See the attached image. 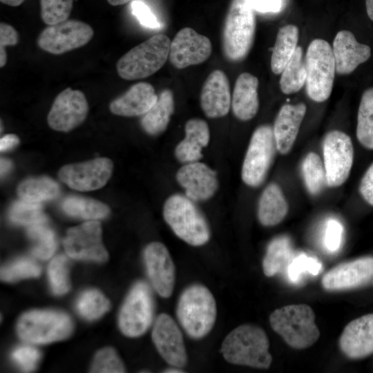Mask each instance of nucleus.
Returning <instances> with one entry per match:
<instances>
[{"mask_svg": "<svg viewBox=\"0 0 373 373\" xmlns=\"http://www.w3.org/2000/svg\"><path fill=\"white\" fill-rule=\"evenodd\" d=\"M27 233L33 241L32 254L38 258L47 260L55 253L57 242L55 233L44 223L28 226Z\"/></svg>", "mask_w": 373, "mask_h": 373, "instance_id": "nucleus-37", "label": "nucleus"}, {"mask_svg": "<svg viewBox=\"0 0 373 373\" xmlns=\"http://www.w3.org/2000/svg\"><path fill=\"white\" fill-rule=\"evenodd\" d=\"M288 209L280 187L276 183H270L262 191L258 201V220L264 226H275L285 218Z\"/></svg>", "mask_w": 373, "mask_h": 373, "instance_id": "nucleus-28", "label": "nucleus"}, {"mask_svg": "<svg viewBox=\"0 0 373 373\" xmlns=\"http://www.w3.org/2000/svg\"><path fill=\"white\" fill-rule=\"evenodd\" d=\"M178 320L189 336L200 339L212 329L217 317V305L211 291L200 284L186 287L177 304Z\"/></svg>", "mask_w": 373, "mask_h": 373, "instance_id": "nucleus-2", "label": "nucleus"}, {"mask_svg": "<svg viewBox=\"0 0 373 373\" xmlns=\"http://www.w3.org/2000/svg\"><path fill=\"white\" fill-rule=\"evenodd\" d=\"M176 179L186 196L193 201L210 199L218 188L216 172L204 163H186L176 173Z\"/></svg>", "mask_w": 373, "mask_h": 373, "instance_id": "nucleus-20", "label": "nucleus"}, {"mask_svg": "<svg viewBox=\"0 0 373 373\" xmlns=\"http://www.w3.org/2000/svg\"><path fill=\"white\" fill-rule=\"evenodd\" d=\"M211 52L212 44L208 37L191 28H184L171 41L169 58L174 67L182 69L203 63Z\"/></svg>", "mask_w": 373, "mask_h": 373, "instance_id": "nucleus-17", "label": "nucleus"}, {"mask_svg": "<svg viewBox=\"0 0 373 373\" xmlns=\"http://www.w3.org/2000/svg\"><path fill=\"white\" fill-rule=\"evenodd\" d=\"M307 111L304 103L286 104L279 110L273 127L278 151L287 155L292 149Z\"/></svg>", "mask_w": 373, "mask_h": 373, "instance_id": "nucleus-24", "label": "nucleus"}, {"mask_svg": "<svg viewBox=\"0 0 373 373\" xmlns=\"http://www.w3.org/2000/svg\"><path fill=\"white\" fill-rule=\"evenodd\" d=\"M61 207L68 216L90 220L105 218L110 212L109 207L104 203L78 195L67 197Z\"/></svg>", "mask_w": 373, "mask_h": 373, "instance_id": "nucleus-32", "label": "nucleus"}, {"mask_svg": "<svg viewBox=\"0 0 373 373\" xmlns=\"http://www.w3.org/2000/svg\"><path fill=\"white\" fill-rule=\"evenodd\" d=\"M19 143V138L15 134H7L0 140V150L6 151L16 146Z\"/></svg>", "mask_w": 373, "mask_h": 373, "instance_id": "nucleus-51", "label": "nucleus"}, {"mask_svg": "<svg viewBox=\"0 0 373 373\" xmlns=\"http://www.w3.org/2000/svg\"><path fill=\"white\" fill-rule=\"evenodd\" d=\"M253 9L260 12H278L283 6V0H251Z\"/></svg>", "mask_w": 373, "mask_h": 373, "instance_id": "nucleus-50", "label": "nucleus"}, {"mask_svg": "<svg viewBox=\"0 0 373 373\" xmlns=\"http://www.w3.org/2000/svg\"><path fill=\"white\" fill-rule=\"evenodd\" d=\"M359 193L363 199L373 207V162L367 168L361 180Z\"/></svg>", "mask_w": 373, "mask_h": 373, "instance_id": "nucleus-49", "label": "nucleus"}, {"mask_svg": "<svg viewBox=\"0 0 373 373\" xmlns=\"http://www.w3.org/2000/svg\"><path fill=\"white\" fill-rule=\"evenodd\" d=\"M338 345L350 359H361L373 354V313L350 322L342 332Z\"/></svg>", "mask_w": 373, "mask_h": 373, "instance_id": "nucleus-21", "label": "nucleus"}, {"mask_svg": "<svg viewBox=\"0 0 373 373\" xmlns=\"http://www.w3.org/2000/svg\"><path fill=\"white\" fill-rule=\"evenodd\" d=\"M258 79L249 73L240 74L235 83L231 98L234 115L240 120L248 121L257 114L259 108Z\"/></svg>", "mask_w": 373, "mask_h": 373, "instance_id": "nucleus-26", "label": "nucleus"}, {"mask_svg": "<svg viewBox=\"0 0 373 373\" xmlns=\"http://www.w3.org/2000/svg\"><path fill=\"white\" fill-rule=\"evenodd\" d=\"M173 111V94L171 90L164 89L154 105L143 115L141 126L146 133L159 135L166 129Z\"/></svg>", "mask_w": 373, "mask_h": 373, "instance_id": "nucleus-29", "label": "nucleus"}, {"mask_svg": "<svg viewBox=\"0 0 373 373\" xmlns=\"http://www.w3.org/2000/svg\"><path fill=\"white\" fill-rule=\"evenodd\" d=\"M91 372H125L124 365L117 354L111 347L99 350L94 358Z\"/></svg>", "mask_w": 373, "mask_h": 373, "instance_id": "nucleus-43", "label": "nucleus"}, {"mask_svg": "<svg viewBox=\"0 0 373 373\" xmlns=\"http://www.w3.org/2000/svg\"><path fill=\"white\" fill-rule=\"evenodd\" d=\"M307 78L305 61L300 46H297L292 57L281 73L280 88L281 91L289 95L299 91Z\"/></svg>", "mask_w": 373, "mask_h": 373, "instance_id": "nucleus-33", "label": "nucleus"}, {"mask_svg": "<svg viewBox=\"0 0 373 373\" xmlns=\"http://www.w3.org/2000/svg\"><path fill=\"white\" fill-rule=\"evenodd\" d=\"M146 272L155 291L163 298H169L173 291L175 268L167 248L162 243H149L144 251Z\"/></svg>", "mask_w": 373, "mask_h": 373, "instance_id": "nucleus-18", "label": "nucleus"}, {"mask_svg": "<svg viewBox=\"0 0 373 373\" xmlns=\"http://www.w3.org/2000/svg\"><path fill=\"white\" fill-rule=\"evenodd\" d=\"M41 354L36 348L29 345L17 347L12 353V358L24 372L33 370L39 362Z\"/></svg>", "mask_w": 373, "mask_h": 373, "instance_id": "nucleus-45", "label": "nucleus"}, {"mask_svg": "<svg viewBox=\"0 0 373 373\" xmlns=\"http://www.w3.org/2000/svg\"><path fill=\"white\" fill-rule=\"evenodd\" d=\"M200 105L206 116L222 117L231 105L229 79L221 70L212 71L206 79L200 94Z\"/></svg>", "mask_w": 373, "mask_h": 373, "instance_id": "nucleus-22", "label": "nucleus"}, {"mask_svg": "<svg viewBox=\"0 0 373 373\" xmlns=\"http://www.w3.org/2000/svg\"><path fill=\"white\" fill-rule=\"evenodd\" d=\"M298 35L295 25H285L279 29L271 57V68L274 74H281L292 57L297 48Z\"/></svg>", "mask_w": 373, "mask_h": 373, "instance_id": "nucleus-31", "label": "nucleus"}, {"mask_svg": "<svg viewBox=\"0 0 373 373\" xmlns=\"http://www.w3.org/2000/svg\"><path fill=\"white\" fill-rule=\"evenodd\" d=\"M25 0H0V1L6 5L12 7H17L24 2Z\"/></svg>", "mask_w": 373, "mask_h": 373, "instance_id": "nucleus-54", "label": "nucleus"}, {"mask_svg": "<svg viewBox=\"0 0 373 373\" xmlns=\"http://www.w3.org/2000/svg\"><path fill=\"white\" fill-rule=\"evenodd\" d=\"M271 328L291 347L308 348L320 337L315 314L307 305H288L275 309L269 316Z\"/></svg>", "mask_w": 373, "mask_h": 373, "instance_id": "nucleus-3", "label": "nucleus"}, {"mask_svg": "<svg viewBox=\"0 0 373 373\" xmlns=\"http://www.w3.org/2000/svg\"><path fill=\"white\" fill-rule=\"evenodd\" d=\"M171 41L164 34L155 35L133 47L116 64L118 75L125 80L146 78L158 71L169 55Z\"/></svg>", "mask_w": 373, "mask_h": 373, "instance_id": "nucleus-6", "label": "nucleus"}, {"mask_svg": "<svg viewBox=\"0 0 373 373\" xmlns=\"http://www.w3.org/2000/svg\"><path fill=\"white\" fill-rule=\"evenodd\" d=\"M323 163L327 186L338 187L349 178L353 162L354 146L350 137L343 131H329L323 140Z\"/></svg>", "mask_w": 373, "mask_h": 373, "instance_id": "nucleus-12", "label": "nucleus"}, {"mask_svg": "<svg viewBox=\"0 0 373 373\" xmlns=\"http://www.w3.org/2000/svg\"><path fill=\"white\" fill-rule=\"evenodd\" d=\"M74 0H40V16L48 25L67 20L73 9Z\"/></svg>", "mask_w": 373, "mask_h": 373, "instance_id": "nucleus-40", "label": "nucleus"}, {"mask_svg": "<svg viewBox=\"0 0 373 373\" xmlns=\"http://www.w3.org/2000/svg\"><path fill=\"white\" fill-rule=\"evenodd\" d=\"M292 245L287 236L274 238L268 245L262 260V269L267 277L273 276L287 268L294 258Z\"/></svg>", "mask_w": 373, "mask_h": 373, "instance_id": "nucleus-30", "label": "nucleus"}, {"mask_svg": "<svg viewBox=\"0 0 373 373\" xmlns=\"http://www.w3.org/2000/svg\"><path fill=\"white\" fill-rule=\"evenodd\" d=\"M152 341L162 358L170 365L182 368L187 363V354L182 333L169 314H160L155 321Z\"/></svg>", "mask_w": 373, "mask_h": 373, "instance_id": "nucleus-16", "label": "nucleus"}, {"mask_svg": "<svg viewBox=\"0 0 373 373\" xmlns=\"http://www.w3.org/2000/svg\"><path fill=\"white\" fill-rule=\"evenodd\" d=\"M9 218L15 223L28 226L44 223L47 220L41 202L23 199L12 204L9 210Z\"/></svg>", "mask_w": 373, "mask_h": 373, "instance_id": "nucleus-38", "label": "nucleus"}, {"mask_svg": "<svg viewBox=\"0 0 373 373\" xmlns=\"http://www.w3.org/2000/svg\"><path fill=\"white\" fill-rule=\"evenodd\" d=\"M154 303L149 286L143 281L135 283L128 294L119 315V327L128 337H138L150 327Z\"/></svg>", "mask_w": 373, "mask_h": 373, "instance_id": "nucleus-10", "label": "nucleus"}, {"mask_svg": "<svg viewBox=\"0 0 373 373\" xmlns=\"http://www.w3.org/2000/svg\"><path fill=\"white\" fill-rule=\"evenodd\" d=\"M73 328L71 318L57 311L34 310L23 314L17 323V332L23 340L44 344L62 340Z\"/></svg>", "mask_w": 373, "mask_h": 373, "instance_id": "nucleus-8", "label": "nucleus"}, {"mask_svg": "<svg viewBox=\"0 0 373 373\" xmlns=\"http://www.w3.org/2000/svg\"><path fill=\"white\" fill-rule=\"evenodd\" d=\"M48 274L52 291L55 294L62 295L69 290L68 261L65 256H57L51 260Z\"/></svg>", "mask_w": 373, "mask_h": 373, "instance_id": "nucleus-41", "label": "nucleus"}, {"mask_svg": "<svg viewBox=\"0 0 373 373\" xmlns=\"http://www.w3.org/2000/svg\"><path fill=\"white\" fill-rule=\"evenodd\" d=\"M373 278V256L341 263L323 277V287L329 291H344L364 285Z\"/></svg>", "mask_w": 373, "mask_h": 373, "instance_id": "nucleus-19", "label": "nucleus"}, {"mask_svg": "<svg viewBox=\"0 0 373 373\" xmlns=\"http://www.w3.org/2000/svg\"><path fill=\"white\" fill-rule=\"evenodd\" d=\"M89 107L84 93L68 87L55 97L47 117L48 126L60 132H69L86 119Z\"/></svg>", "mask_w": 373, "mask_h": 373, "instance_id": "nucleus-15", "label": "nucleus"}, {"mask_svg": "<svg viewBox=\"0 0 373 373\" xmlns=\"http://www.w3.org/2000/svg\"><path fill=\"white\" fill-rule=\"evenodd\" d=\"M107 2L113 6H121L133 0H106Z\"/></svg>", "mask_w": 373, "mask_h": 373, "instance_id": "nucleus-55", "label": "nucleus"}, {"mask_svg": "<svg viewBox=\"0 0 373 373\" xmlns=\"http://www.w3.org/2000/svg\"><path fill=\"white\" fill-rule=\"evenodd\" d=\"M164 372H167V373H181V372H184V371H182V370H181V368L180 367H174V366H172V367H169L167 369H166Z\"/></svg>", "mask_w": 373, "mask_h": 373, "instance_id": "nucleus-56", "label": "nucleus"}, {"mask_svg": "<svg viewBox=\"0 0 373 373\" xmlns=\"http://www.w3.org/2000/svg\"><path fill=\"white\" fill-rule=\"evenodd\" d=\"M256 17L251 0H232L222 31V50L227 59L240 61L249 54L254 43Z\"/></svg>", "mask_w": 373, "mask_h": 373, "instance_id": "nucleus-4", "label": "nucleus"}, {"mask_svg": "<svg viewBox=\"0 0 373 373\" xmlns=\"http://www.w3.org/2000/svg\"><path fill=\"white\" fill-rule=\"evenodd\" d=\"M93 35L94 30L89 24L67 19L46 27L39 34L37 44L46 52L59 55L86 45Z\"/></svg>", "mask_w": 373, "mask_h": 373, "instance_id": "nucleus-11", "label": "nucleus"}, {"mask_svg": "<svg viewBox=\"0 0 373 373\" xmlns=\"http://www.w3.org/2000/svg\"><path fill=\"white\" fill-rule=\"evenodd\" d=\"M367 14L373 21V0H365Z\"/></svg>", "mask_w": 373, "mask_h": 373, "instance_id": "nucleus-53", "label": "nucleus"}, {"mask_svg": "<svg viewBox=\"0 0 373 373\" xmlns=\"http://www.w3.org/2000/svg\"><path fill=\"white\" fill-rule=\"evenodd\" d=\"M269 348V341L263 329L255 325L244 324L226 336L220 352L229 363L268 369L272 362Z\"/></svg>", "mask_w": 373, "mask_h": 373, "instance_id": "nucleus-1", "label": "nucleus"}, {"mask_svg": "<svg viewBox=\"0 0 373 373\" xmlns=\"http://www.w3.org/2000/svg\"><path fill=\"white\" fill-rule=\"evenodd\" d=\"M321 263L318 259L300 254L294 256L287 267V274L292 282L298 280L303 273L317 275L321 270Z\"/></svg>", "mask_w": 373, "mask_h": 373, "instance_id": "nucleus-44", "label": "nucleus"}, {"mask_svg": "<svg viewBox=\"0 0 373 373\" xmlns=\"http://www.w3.org/2000/svg\"><path fill=\"white\" fill-rule=\"evenodd\" d=\"M76 307L82 316L93 320L100 317L109 309L110 303L99 291L88 289L78 298Z\"/></svg>", "mask_w": 373, "mask_h": 373, "instance_id": "nucleus-39", "label": "nucleus"}, {"mask_svg": "<svg viewBox=\"0 0 373 373\" xmlns=\"http://www.w3.org/2000/svg\"><path fill=\"white\" fill-rule=\"evenodd\" d=\"M19 43V34L11 25L1 22L0 23V67L3 68L7 63L6 47L15 46Z\"/></svg>", "mask_w": 373, "mask_h": 373, "instance_id": "nucleus-46", "label": "nucleus"}, {"mask_svg": "<svg viewBox=\"0 0 373 373\" xmlns=\"http://www.w3.org/2000/svg\"><path fill=\"white\" fill-rule=\"evenodd\" d=\"M131 6L133 15L142 26L150 28H157L160 26L155 15L144 2L133 1Z\"/></svg>", "mask_w": 373, "mask_h": 373, "instance_id": "nucleus-47", "label": "nucleus"}, {"mask_svg": "<svg viewBox=\"0 0 373 373\" xmlns=\"http://www.w3.org/2000/svg\"><path fill=\"white\" fill-rule=\"evenodd\" d=\"M102 226L92 220L70 228L63 240L65 251L72 258L105 262L108 257L102 241Z\"/></svg>", "mask_w": 373, "mask_h": 373, "instance_id": "nucleus-13", "label": "nucleus"}, {"mask_svg": "<svg viewBox=\"0 0 373 373\" xmlns=\"http://www.w3.org/2000/svg\"><path fill=\"white\" fill-rule=\"evenodd\" d=\"M343 234V227L339 222L336 220H329L326 225L324 243L327 250L329 251H337L341 244Z\"/></svg>", "mask_w": 373, "mask_h": 373, "instance_id": "nucleus-48", "label": "nucleus"}, {"mask_svg": "<svg viewBox=\"0 0 373 373\" xmlns=\"http://www.w3.org/2000/svg\"><path fill=\"white\" fill-rule=\"evenodd\" d=\"M301 172L305 185L310 194L317 195L327 186L324 163L316 153L309 152L306 155L301 164Z\"/></svg>", "mask_w": 373, "mask_h": 373, "instance_id": "nucleus-36", "label": "nucleus"}, {"mask_svg": "<svg viewBox=\"0 0 373 373\" xmlns=\"http://www.w3.org/2000/svg\"><path fill=\"white\" fill-rule=\"evenodd\" d=\"M59 193V185L54 180L46 176L26 179L17 187L18 195L21 199L33 202L52 200Z\"/></svg>", "mask_w": 373, "mask_h": 373, "instance_id": "nucleus-34", "label": "nucleus"}, {"mask_svg": "<svg viewBox=\"0 0 373 373\" xmlns=\"http://www.w3.org/2000/svg\"><path fill=\"white\" fill-rule=\"evenodd\" d=\"M306 93L316 102L327 100L332 90L336 64L330 44L315 39L307 47L305 55Z\"/></svg>", "mask_w": 373, "mask_h": 373, "instance_id": "nucleus-7", "label": "nucleus"}, {"mask_svg": "<svg viewBox=\"0 0 373 373\" xmlns=\"http://www.w3.org/2000/svg\"><path fill=\"white\" fill-rule=\"evenodd\" d=\"M336 71L339 75H348L371 56V48L360 44L349 30H341L335 36L332 46Z\"/></svg>", "mask_w": 373, "mask_h": 373, "instance_id": "nucleus-23", "label": "nucleus"}, {"mask_svg": "<svg viewBox=\"0 0 373 373\" xmlns=\"http://www.w3.org/2000/svg\"><path fill=\"white\" fill-rule=\"evenodd\" d=\"M157 97L151 84L138 82L113 100L109 110L113 114L123 117L144 115L156 102Z\"/></svg>", "mask_w": 373, "mask_h": 373, "instance_id": "nucleus-25", "label": "nucleus"}, {"mask_svg": "<svg viewBox=\"0 0 373 373\" xmlns=\"http://www.w3.org/2000/svg\"><path fill=\"white\" fill-rule=\"evenodd\" d=\"M40 273L41 268L36 262L30 259L21 258L2 267L1 279L14 282L22 278L38 277Z\"/></svg>", "mask_w": 373, "mask_h": 373, "instance_id": "nucleus-42", "label": "nucleus"}, {"mask_svg": "<svg viewBox=\"0 0 373 373\" xmlns=\"http://www.w3.org/2000/svg\"><path fill=\"white\" fill-rule=\"evenodd\" d=\"M113 162L107 157H97L84 162L63 166L59 179L70 188L89 191L104 186L111 177Z\"/></svg>", "mask_w": 373, "mask_h": 373, "instance_id": "nucleus-14", "label": "nucleus"}, {"mask_svg": "<svg viewBox=\"0 0 373 373\" xmlns=\"http://www.w3.org/2000/svg\"><path fill=\"white\" fill-rule=\"evenodd\" d=\"M277 150L273 127L261 125L253 133L242 163L241 177L251 187L265 180Z\"/></svg>", "mask_w": 373, "mask_h": 373, "instance_id": "nucleus-9", "label": "nucleus"}, {"mask_svg": "<svg viewBox=\"0 0 373 373\" xmlns=\"http://www.w3.org/2000/svg\"><path fill=\"white\" fill-rule=\"evenodd\" d=\"M356 137L365 149L373 150V87L362 94L357 114Z\"/></svg>", "mask_w": 373, "mask_h": 373, "instance_id": "nucleus-35", "label": "nucleus"}, {"mask_svg": "<svg viewBox=\"0 0 373 373\" xmlns=\"http://www.w3.org/2000/svg\"><path fill=\"white\" fill-rule=\"evenodd\" d=\"M194 201L173 194L165 201L163 217L174 233L192 246H201L210 238L209 224Z\"/></svg>", "mask_w": 373, "mask_h": 373, "instance_id": "nucleus-5", "label": "nucleus"}, {"mask_svg": "<svg viewBox=\"0 0 373 373\" xmlns=\"http://www.w3.org/2000/svg\"><path fill=\"white\" fill-rule=\"evenodd\" d=\"M184 130L185 137L175 146V155L183 163L198 162L202 157V149L209 142L208 124L201 119H191L186 122Z\"/></svg>", "mask_w": 373, "mask_h": 373, "instance_id": "nucleus-27", "label": "nucleus"}, {"mask_svg": "<svg viewBox=\"0 0 373 373\" xmlns=\"http://www.w3.org/2000/svg\"><path fill=\"white\" fill-rule=\"evenodd\" d=\"M12 166V163L6 159H1V175H4Z\"/></svg>", "mask_w": 373, "mask_h": 373, "instance_id": "nucleus-52", "label": "nucleus"}]
</instances>
